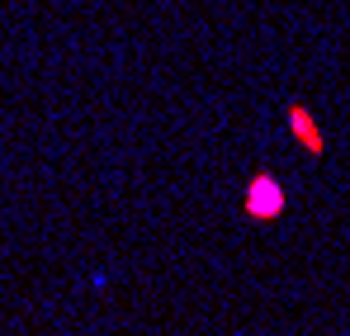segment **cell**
<instances>
[{"label":"cell","instance_id":"2","mask_svg":"<svg viewBox=\"0 0 350 336\" xmlns=\"http://www.w3.org/2000/svg\"><path fill=\"white\" fill-rule=\"evenodd\" d=\"M293 123H298V133H303V142H308V147H322V142H317V138H312V123H308V118H303V114H293Z\"/></svg>","mask_w":350,"mask_h":336},{"label":"cell","instance_id":"1","mask_svg":"<svg viewBox=\"0 0 350 336\" xmlns=\"http://www.w3.org/2000/svg\"><path fill=\"white\" fill-rule=\"evenodd\" d=\"M275 209H280V194H275V185H270V180H260V185H256V194H251V214L270 218Z\"/></svg>","mask_w":350,"mask_h":336}]
</instances>
